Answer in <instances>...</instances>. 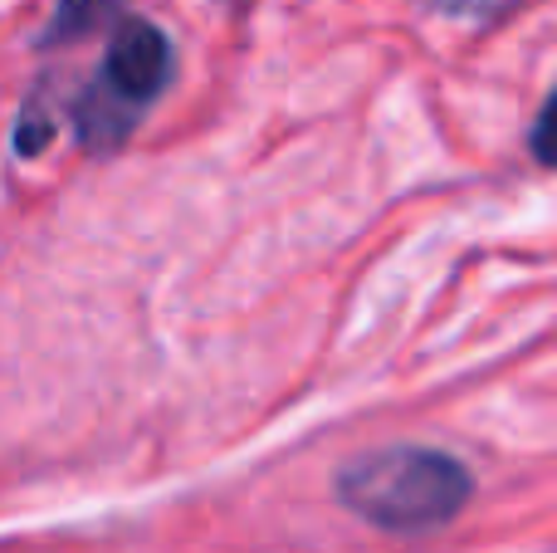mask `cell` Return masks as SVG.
<instances>
[{
	"mask_svg": "<svg viewBox=\"0 0 557 553\" xmlns=\"http://www.w3.org/2000/svg\"><path fill=\"white\" fill-rule=\"evenodd\" d=\"M474 480L455 456L431 446H386L337 476V500L386 534H425L470 505Z\"/></svg>",
	"mask_w": 557,
	"mask_h": 553,
	"instance_id": "cell-1",
	"label": "cell"
},
{
	"mask_svg": "<svg viewBox=\"0 0 557 553\" xmlns=\"http://www.w3.org/2000/svg\"><path fill=\"white\" fill-rule=\"evenodd\" d=\"M172 74V45L152 20L127 15L108 39V54L98 64V78L74 103L78 143L94 157H113L133 137L137 118L157 103Z\"/></svg>",
	"mask_w": 557,
	"mask_h": 553,
	"instance_id": "cell-2",
	"label": "cell"
},
{
	"mask_svg": "<svg viewBox=\"0 0 557 553\" xmlns=\"http://www.w3.org/2000/svg\"><path fill=\"white\" fill-rule=\"evenodd\" d=\"M425 15H441L455 20V25H470V29H490L499 20H509L523 0H416Z\"/></svg>",
	"mask_w": 557,
	"mask_h": 553,
	"instance_id": "cell-3",
	"label": "cell"
},
{
	"mask_svg": "<svg viewBox=\"0 0 557 553\" xmlns=\"http://www.w3.org/2000/svg\"><path fill=\"white\" fill-rule=\"evenodd\" d=\"M113 5L117 0H59L54 20H49V45H69V39L88 35Z\"/></svg>",
	"mask_w": 557,
	"mask_h": 553,
	"instance_id": "cell-4",
	"label": "cell"
},
{
	"mask_svg": "<svg viewBox=\"0 0 557 553\" xmlns=\"http://www.w3.org/2000/svg\"><path fill=\"white\" fill-rule=\"evenodd\" d=\"M49 94H35L20 113V127H15V152L20 157H39L49 143H54V108H45Z\"/></svg>",
	"mask_w": 557,
	"mask_h": 553,
	"instance_id": "cell-5",
	"label": "cell"
},
{
	"mask_svg": "<svg viewBox=\"0 0 557 553\" xmlns=\"http://www.w3.org/2000/svg\"><path fill=\"white\" fill-rule=\"evenodd\" d=\"M548 133H553V98L543 103L539 123H533V157H539L543 167H553V143H548Z\"/></svg>",
	"mask_w": 557,
	"mask_h": 553,
	"instance_id": "cell-6",
	"label": "cell"
}]
</instances>
